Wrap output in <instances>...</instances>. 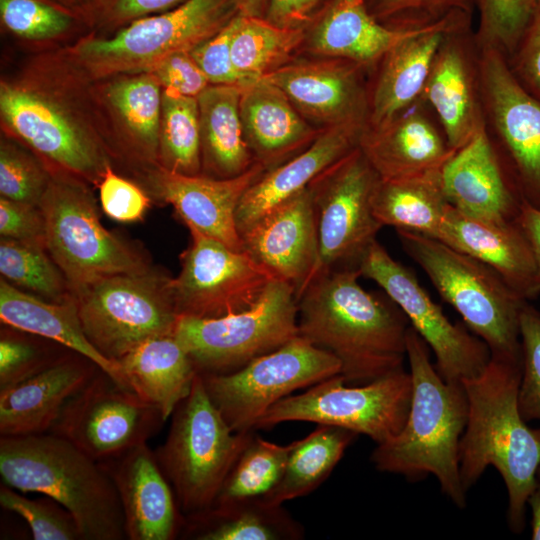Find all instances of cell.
<instances>
[{
    "label": "cell",
    "instance_id": "cell-34",
    "mask_svg": "<svg viewBox=\"0 0 540 540\" xmlns=\"http://www.w3.org/2000/svg\"><path fill=\"white\" fill-rule=\"evenodd\" d=\"M242 89L234 85L210 84L197 97L202 175L232 178L255 163L243 134Z\"/></svg>",
    "mask_w": 540,
    "mask_h": 540
},
{
    "label": "cell",
    "instance_id": "cell-43",
    "mask_svg": "<svg viewBox=\"0 0 540 540\" xmlns=\"http://www.w3.org/2000/svg\"><path fill=\"white\" fill-rule=\"evenodd\" d=\"M0 19L9 33L33 43L60 42L81 25L74 13L47 0H0Z\"/></svg>",
    "mask_w": 540,
    "mask_h": 540
},
{
    "label": "cell",
    "instance_id": "cell-12",
    "mask_svg": "<svg viewBox=\"0 0 540 540\" xmlns=\"http://www.w3.org/2000/svg\"><path fill=\"white\" fill-rule=\"evenodd\" d=\"M341 374L322 380L304 393L273 404L254 429L287 421H307L341 427L370 437L376 444L397 435L410 409L412 378L403 367L369 383L346 386Z\"/></svg>",
    "mask_w": 540,
    "mask_h": 540
},
{
    "label": "cell",
    "instance_id": "cell-21",
    "mask_svg": "<svg viewBox=\"0 0 540 540\" xmlns=\"http://www.w3.org/2000/svg\"><path fill=\"white\" fill-rule=\"evenodd\" d=\"M496 127L515 169L522 201L540 209V102L511 72L497 51L482 64Z\"/></svg>",
    "mask_w": 540,
    "mask_h": 540
},
{
    "label": "cell",
    "instance_id": "cell-40",
    "mask_svg": "<svg viewBox=\"0 0 540 540\" xmlns=\"http://www.w3.org/2000/svg\"><path fill=\"white\" fill-rule=\"evenodd\" d=\"M158 165L175 173L202 174L197 98L162 90Z\"/></svg>",
    "mask_w": 540,
    "mask_h": 540
},
{
    "label": "cell",
    "instance_id": "cell-7",
    "mask_svg": "<svg viewBox=\"0 0 540 540\" xmlns=\"http://www.w3.org/2000/svg\"><path fill=\"white\" fill-rule=\"evenodd\" d=\"M237 13L235 0H185L110 35L87 33L62 48L91 81L147 73L171 54L190 52L213 37Z\"/></svg>",
    "mask_w": 540,
    "mask_h": 540
},
{
    "label": "cell",
    "instance_id": "cell-13",
    "mask_svg": "<svg viewBox=\"0 0 540 540\" xmlns=\"http://www.w3.org/2000/svg\"><path fill=\"white\" fill-rule=\"evenodd\" d=\"M341 373L339 360L301 336L225 374L201 375L205 390L235 432L257 420L292 392Z\"/></svg>",
    "mask_w": 540,
    "mask_h": 540
},
{
    "label": "cell",
    "instance_id": "cell-60",
    "mask_svg": "<svg viewBox=\"0 0 540 540\" xmlns=\"http://www.w3.org/2000/svg\"><path fill=\"white\" fill-rule=\"evenodd\" d=\"M48 2L74 13L85 0H47Z\"/></svg>",
    "mask_w": 540,
    "mask_h": 540
},
{
    "label": "cell",
    "instance_id": "cell-50",
    "mask_svg": "<svg viewBox=\"0 0 540 540\" xmlns=\"http://www.w3.org/2000/svg\"><path fill=\"white\" fill-rule=\"evenodd\" d=\"M97 187L103 212L117 222L140 221L150 206L147 191L117 174L112 165L107 167Z\"/></svg>",
    "mask_w": 540,
    "mask_h": 540
},
{
    "label": "cell",
    "instance_id": "cell-1",
    "mask_svg": "<svg viewBox=\"0 0 540 540\" xmlns=\"http://www.w3.org/2000/svg\"><path fill=\"white\" fill-rule=\"evenodd\" d=\"M3 134L51 170L98 186L114 155L89 80L63 48L28 59L0 81Z\"/></svg>",
    "mask_w": 540,
    "mask_h": 540
},
{
    "label": "cell",
    "instance_id": "cell-38",
    "mask_svg": "<svg viewBox=\"0 0 540 540\" xmlns=\"http://www.w3.org/2000/svg\"><path fill=\"white\" fill-rule=\"evenodd\" d=\"M452 150L462 148L481 127L467 67L454 46L439 49L424 88Z\"/></svg>",
    "mask_w": 540,
    "mask_h": 540
},
{
    "label": "cell",
    "instance_id": "cell-42",
    "mask_svg": "<svg viewBox=\"0 0 540 540\" xmlns=\"http://www.w3.org/2000/svg\"><path fill=\"white\" fill-rule=\"evenodd\" d=\"M293 445L275 444L254 434L229 471L214 505L265 496L281 478Z\"/></svg>",
    "mask_w": 540,
    "mask_h": 540
},
{
    "label": "cell",
    "instance_id": "cell-28",
    "mask_svg": "<svg viewBox=\"0 0 540 540\" xmlns=\"http://www.w3.org/2000/svg\"><path fill=\"white\" fill-rule=\"evenodd\" d=\"M240 116L254 161L265 170L292 158L291 155L308 147L319 134L286 94L263 78L243 87Z\"/></svg>",
    "mask_w": 540,
    "mask_h": 540
},
{
    "label": "cell",
    "instance_id": "cell-46",
    "mask_svg": "<svg viewBox=\"0 0 540 540\" xmlns=\"http://www.w3.org/2000/svg\"><path fill=\"white\" fill-rule=\"evenodd\" d=\"M29 498L7 485L0 487V505L28 524L34 540H82L72 514L50 497Z\"/></svg>",
    "mask_w": 540,
    "mask_h": 540
},
{
    "label": "cell",
    "instance_id": "cell-61",
    "mask_svg": "<svg viewBox=\"0 0 540 540\" xmlns=\"http://www.w3.org/2000/svg\"><path fill=\"white\" fill-rule=\"evenodd\" d=\"M538 1V0H537Z\"/></svg>",
    "mask_w": 540,
    "mask_h": 540
},
{
    "label": "cell",
    "instance_id": "cell-3",
    "mask_svg": "<svg viewBox=\"0 0 540 540\" xmlns=\"http://www.w3.org/2000/svg\"><path fill=\"white\" fill-rule=\"evenodd\" d=\"M521 370L522 362L491 356L480 374L461 380L468 399L459 446L462 485L467 492L488 466L496 468L507 489V521L514 533L525 527L540 466V429L527 425L518 406Z\"/></svg>",
    "mask_w": 540,
    "mask_h": 540
},
{
    "label": "cell",
    "instance_id": "cell-55",
    "mask_svg": "<svg viewBox=\"0 0 540 540\" xmlns=\"http://www.w3.org/2000/svg\"><path fill=\"white\" fill-rule=\"evenodd\" d=\"M366 3L375 18L407 12H468L470 9L469 0H366Z\"/></svg>",
    "mask_w": 540,
    "mask_h": 540
},
{
    "label": "cell",
    "instance_id": "cell-57",
    "mask_svg": "<svg viewBox=\"0 0 540 540\" xmlns=\"http://www.w3.org/2000/svg\"><path fill=\"white\" fill-rule=\"evenodd\" d=\"M516 220L530 244L540 274V209L522 201Z\"/></svg>",
    "mask_w": 540,
    "mask_h": 540
},
{
    "label": "cell",
    "instance_id": "cell-2",
    "mask_svg": "<svg viewBox=\"0 0 540 540\" xmlns=\"http://www.w3.org/2000/svg\"><path fill=\"white\" fill-rule=\"evenodd\" d=\"M356 267L316 275L297 299L299 336L334 355L346 383H369L406 357L409 320L384 293L363 289Z\"/></svg>",
    "mask_w": 540,
    "mask_h": 540
},
{
    "label": "cell",
    "instance_id": "cell-53",
    "mask_svg": "<svg viewBox=\"0 0 540 540\" xmlns=\"http://www.w3.org/2000/svg\"><path fill=\"white\" fill-rule=\"evenodd\" d=\"M0 235L46 247L45 219L40 206L1 197Z\"/></svg>",
    "mask_w": 540,
    "mask_h": 540
},
{
    "label": "cell",
    "instance_id": "cell-19",
    "mask_svg": "<svg viewBox=\"0 0 540 540\" xmlns=\"http://www.w3.org/2000/svg\"><path fill=\"white\" fill-rule=\"evenodd\" d=\"M93 82V93L115 159L141 172L158 165L162 86L152 73Z\"/></svg>",
    "mask_w": 540,
    "mask_h": 540
},
{
    "label": "cell",
    "instance_id": "cell-25",
    "mask_svg": "<svg viewBox=\"0 0 540 540\" xmlns=\"http://www.w3.org/2000/svg\"><path fill=\"white\" fill-rule=\"evenodd\" d=\"M100 370L72 352L36 375L0 390L1 436L47 433L62 409Z\"/></svg>",
    "mask_w": 540,
    "mask_h": 540
},
{
    "label": "cell",
    "instance_id": "cell-6",
    "mask_svg": "<svg viewBox=\"0 0 540 540\" xmlns=\"http://www.w3.org/2000/svg\"><path fill=\"white\" fill-rule=\"evenodd\" d=\"M402 248L419 265L464 325L491 356L522 362L520 314L528 301L492 268L442 241L396 230Z\"/></svg>",
    "mask_w": 540,
    "mask_h": 540
},
{
    "label": "cell",
    "instance_id": "cell-16",
    "mask_svg": "<svg viewBox=\"0 0 540 540\" xmlns=\"http://www.w3.org/2000/svg\"><path fill=\"white\" fill-rule=\"evenodd\" d=\"M165 422L157 407L100 369L69 399L49 433L102 462L147 443Z\"/></svg>",
    "mask_w": 540,
    "mask_h": 540
},
{
    "label": "cell",
    "instance_id": "cell-35",
    "mask_svg": "<svg viewBox=\"0 0 540 540\" xmlns=\"http://www.w3.org/2000/svg\"><path fill=\"white\" fill-rule=\"evenodd\" d=\"M184 517L181 532L196 540H298L304 536L302 525L281 505L262 497L215 504Z\"/></svg>",
    "mask_w": 540,
    "mask_h": 540
},
{
    "label": "cell",
    "instance_id": "cell-37",
    "mask_svg": "<svg viewBox=\"0 0 540 540\" xmlns=\"http://www.w3.org/2000/svg\"><path fill=\"white\" fill-rule=\"evenodd\" d=\"M357 435L341 427L318 424L305 438L294 441L281 478L262 498L282 505L311 493L331 474Z\"/></svg>",
    "mask_w": 540,
    "mask_h": 540
},
{
    "label": "cell",
    "instance_id": "cell-48",
    "mask_svg": "<svg viewBox=\"0 0 540 540\" xmlns=\"http://www.w3.org/2000/svg\"><path fill=\"white\" fill-rule=\"evenodd\" d=\"M522 370L518 406L526 421L540 420V312L528 301L520 314Z\"/></svg>",
    "mask_w": 540,
    "mask_h": 540
},
{
    "label": "cell",
    "instance_id": "cell-24",
    "mask_svg": "<svg viewBox=\"0 0 540 540\" xmlns=\"http://www.w3.org/2000/svg\"><path fill=\"white\" fill-rule=\"evenodd\" d=\"M436 239L492 268L524 299L540 294L537 264L517 220L483 221L449 204Z\"/></svg>",
    "mask_w": 540,
    "mask_h": 540
},
{
    "label": "cell",
    "instance_id": "cell-58",
    "mask_svg": "<svg viewBox=\"0 0 540 540\" xmlns=\"http://www.w3.org/2000/svg\"><path fill=\"white\" fill-rule=\"evenodd\" d=\"M527 504L532 512L531 538L540 540V466L536 473L534 488L527 499Z\"/></svg>",
    "mask_w": 540,
    "mask_h": 540
},
{
    "label": "cell",
    "instance_id": "cell-22",
    "mask_svg": "<svg viewBox=\"0 0 540 540\" xmlns=\"http://www.w3.org/2000/svg\"><path fill=\"white\" fill-rule=\"evenodd\" d=\"M99 463L118 493L127 539L173 540L181 534L185 517L147 443Z\"/></svg>",
    "mask_w": 540,
    "mask_h": 540
},
{
    "label": "cell",
    "instance_id": "cell-11",
    "mask_svg": "<svg viewBox=\"0 0 540 540\" xmlns=\"http://www.w3.org/2000/svg\"><path fill=\"white\" fill-rule=\"evenodd\" d=\"M172 277L150 269L72 291L89 341L115 362L142 342L173 335L179 318Z\"/></svg>",
    "mask_w": 540,
    "mask_h": 540
},
{
    "label": "cell",
    "instance_id": "cell-30",
    "mask_svg": "<svg viewBox=\"0 0 540 540\" xmlns=\"http://www.w3.org/2000/svg\"><path fill=\"white\" fill-rule=\"evenodd\" d=\"M447 14L396 45L385 56L371 103L372 127H380L412 103L424 90L444 35L456 27Z\"/></svg>",
    "mask_w": 540,
    "mask_h": 540
},
{
    "label": "cell",
    "instance_id": "cell-56",
    "mask_svg": "<svg viewBox=\"0 0 540 540\" xmlns=\"http://www.w3.org/2000/svg\"><path fill=\"white\" fill-rule=\"evenodd\" d=\"M325 0H268L264 18L270 23L291 29H303Z\"/></svg>",
    "mask_w": 540,
    "mask_h": 540
},
{
    "label": "cell",
    "instance_id": "cell-23",
    "mask_svg": "<svg viewBox=\"0 0 540 540\" xmlns=\"http://www.w3.org/2000/svg\"><path fill=\"white\" fill-rule=\"evenodd\" d=\"M441 180L448 203L461 213L495 223L517 219L522 199L506 180L483 126L444 163Z\"/></svg>",
    "mask_w": 540,
    "mask_h": 540
},
{
    "label": "cell",
    "instance_id": "cell-36",
    "mask_svg": "<svg viewBox=\"0 0 540 540\" xmlns=\"http://www.w3.org/2000/svg\"><path fill=\"white\" fill-rule=\"evenodd\" d=\"M441 168L400 178H379L372 197L377 221L382 226L436 239L449 206L442 187Z\"/></svg>",
    "mask_w": 540,
    "mask_h": 540
},
{
    "label": "cell",
    "instance_id": "cell-5",
    "mask_svg": "<svg viewBox=\"0 0 540 540\" xmlns=\"http://www.w3.org/2000/svg\"><path fill=\"white\" fill-rule=\"evenodd\" d=\"M2 483L52 498L74 517L82 540L126 538L116 488L102 465L52 433L1 436Z\"/></svg>",
    "mask_w": 540,
    "mask_h": 540
},
{
    "label": "cell",
    "instance_id": "cell-18",
    "mask_svg": "<svg viewBox=\"0 0 540 540\" xmlns=\"http://www.w3.org/2000/svg\"><path fill=\"white\" fill-rule=\"evenodd\" d=\"M239 235L243 250L275 279L293 286L298 299L319 257L316 217L308 187L269 209Z\"/></svg>",
    "mask_w": 540,
    "mask_h": 540
},
{
    "label": "cell",
    "instance_id": "cell-26",
    "mask_svg": "<svg viewBox=\"0 0 540 540\" xmlns=\"http://www.w3.org/2000/svg\"><path fill=\"white\" fill-rule=\"evenodd\" d=\"M261 78L279 87L300 114L325 125V129L359 124L362 92L355 71L345 64H286Z\"/></svg>",
    "mask_w": 540,
    "mask_h": 540
},
{
    "label": "cell",
    "instance_id": "cell-54",
    "mask_svg": "<svg viewBox=\"0 0 540 540\" xmlns=\"http://www.w3.org/2000/svg\"><path fill=\"white\" fill-rule=\"evenodd\" d=\"M516 71L526 90L540 102V0L516 46Z\"/></svg>",
    "mask_w": 540,
    "mask_h": 540
},
{
    "label": "cell",
    "instance_id": "cell-32",
    "mask_svg": "<svg viewBox=\"0 0 540 540\" xmlns=\"http://www.w3.org/2000/svg\"><path fill=\"white\" fill-rule=\"evenodd\" d=\"M359 149L381 179H393L441 168L456 152L421 115L397 116L362 131Z\"/></svg>",
    "mask_w": 540,
    "mask_h": 540
},
{
    "label": "cell",
    "instance_id": "cell-52",
    "mask_svg": "<svg viewBox=\"0 0 540 540\" xmlns=\"http://www.w3.org/2000/svg\"><path fill=\"white\" fill-rule=\"evenodd\" d=\"M149 73L160 82L162 89L197 98L210 83L190 52H177L166 57Z\"/></svg>",
    "mask_w": 540,
    "mask_h": 540
},
{
    "label": "cell",
    "instance_id": "cell-31",
    "mask_svg": "<svg viewBox=\"0 0 540 540\" xmlns=\"http://www.w3.org/2000/svg\"><path fill=\"white\" fill-rule=\"evenodd\" d=\"M0 319L4 325L61 344L130 388L120 364L105 357L87 338L73 297L63 302L49 301L1 278Z\"/></svg>",
    "mask_w": 540,
    "mask_h": 540
},
{
    "label": "cell",
    "instance_id": "cell-27",
    "mask_svg": "<svg viewBox=\"0 0 540 540\" xmlns=\"http://www.w3.org/2000/svg\"><path fill=\"white\" fill-rule=\"evenodd\" d=\"M358 126H334L301 152L266 170L245 192L236 213L238 232L269 209L307 188L323 171L358 147Z\"/></svg>",
    "mask_w": 540,
    "mask_h": 540
},
{
    "label": "cell",
    "instance_id": "cell-44",
    "mask_svg": "<svg viewBox=\"0 0 540 540\" xmlns=\"http://www.w3.org/2000/svg\"><path fill=\"white\" fill-rule=\"evenodd\" d=\"M0 337V390L16 385L48 368L73 351L44 337L4 325Z\"/></svg>",
    "mask_w": 540,
    "mask_h": 540
},
{
    "label": "cell",
    "instance_id": "cell-17",
    "mask_svg": "<svg viewBox=\"0 0 540 540\" xmlns=\"http://www.w3.org/2000/svg\"><path fill=\"white\" fill-rule=\"evenodd\" d=\"M191 241L172 279L179 316L215 318L254 304L275 278L244 250L189 229Z\"/></svg>",
    "mask_w": 540,
    "mask_h": 540
},
{
    "label": "cell",
    "instance_id": "cell-9",
    "mask_svg": "<svg viewBox=\"0 0 540 540\" xmlns=\"http://www.w3.org/2000/svg\"><path fill=\"white\" fill-rule=\"evenodd\" d=\"M40 208L46 248L71 292L111 276L152 269L138 246L103 226L90 185L82 179L51 170Z\"/></svg>",
    "mask_w": 540,
    "mask_h": 540
},
{
    "label": "cell",
    "instance_id": "cell-51",
    "mask_svg": "<svg viewBox=\"0 0 540 540\" xmlns=\"http://www.w3.org/2000/svg\"><path fill=\"white\" fill-rule=\"evenodd\" d=\"M234 17L217 34L190 51V55L212 85L245 87L254 82L239 73L232 61L231 41L235 26Z\"/></svg>",
    "mask_w": 540,
    "mask_h": 540
},
{
    "label": "cell",
    "instance_id": "cell-8",
    "mask_svg": "<svg viewBox=\"0 0 540 540\" xmlns=\"http://www.w3.org/2000/svg\"><path fill=\"white\" fill-rule=\"evenodd\" d=\"M165 442L155 450L184 516L211 508L237 458L254 435L233 431L211 402L197 373L176 407Z\"/></svg>",
    "mask_w": 540,
    "mask_h": 540
},
{
    "label": "cell",
    "instance_id": "cell-20",
    "mask_svg": "<svg viewBox=\"0 0 540 540\" xmlns=\"http://www.w3.org/2000/svg\"><path fill=\"white\" fill-rule=\"evenodd\" d=\"M265 171L255 162L241 175L218 179L175 173L157 165L143 175L150 192L170 204L189 229L242 251L237 209L245 192Z\"/></svg>",
    "mask_w": 540,
    "mask_h": 540
},
{
    "label": "cell",
    "instance_id": "cell-41",
    "mask_svg": "<svg viewBox=\"0 0 540 540\" xmlns=\"http://www.w3.org/2000/svg\"><path fill=\"white\" fill-rule=\"evenodd\" d=\"M0 272L11 285L43 299L63 302L73 297L63 272L41 244L1 237Z\"/></svg>",
    "mask_w": 540,
    "mask_h": 540
},
{
    "label": "cell",
    "instance_id": "cell-49",
    "mask_svg": "<svg viewBox=\"0 0 540 540\" xmlns=\"http://www.w3.org/2000/svg\"><path fill=\"white\" fill-rule=\"evenodd\" d=\"M477 3L487 36L511 50L519 43L537 0H477Z\"/></svg>",
    "mask_w": 540,
    "mask_h": 540
},
{
    "label": "cell",
    "instance_id": "cell-47",
    "mask_svg": "<svg viewBox=\"0 0 540 540\" xmlns=\"http://www.w3.org/2000/svg\"><path fill=\"white\" fill-rule=\"evenodd\" d=\"M185 0H85L74 12L88 33L110 35L138 19L162 13Z\"/></svg>",
    "mask_w": 540,
    "mask_h": 540
},
{
    "label": "cell",
    "instance_id": "cell-33",
    "mask_svg": "<svg viewBox=\"0 0 540 540\" xmlns=\"http://www.w3.org/2000/svg\"><path fill=\"white\" fill-rule=\"evenodd\" d=\"M128 386L159 409L165 421L191 392L195 366L173 335L148 339L122 356Z\"/></svg>",
    "mask_w": 540,
    "mask_h": 540
},
{
    "label": "cell",
    "instance_id": "cell-29",
    "mask_svg": "<svg viewBox=\"0 0 540 540\" xmlns=\"http://www.w3.org/2000/svg\"><path fill=\"white\" fill-rule=\"evenodd\" d=\"M428 23L391 29L377 21L366 0H330L315 20L308 44L319 55L369 63L384 57L403 40L422 32Z\"/></svg>",
    "mask_w": 540,
    "mask_h": 540
},
{
    "label": "cell",
    "instance_id": "cell-4",
    "mask_svg": "<svg viewBox=\"0 0 540 540\" xmlns=\"http://www.w3.org/2000/svg\"><path fill=\"white\" fill-rule=\"evenodd\" d=\"M406 357L412 397L401 431L377 444L371 454L382 472L417 481L432 474L442 492L459 508L466 505L459 466V446L468 420V399L462 381H445L430 360V348L410 325Z\"/></svg>",
    "mask_w": 540,
    "mask_h": 540
},
{
    "label": "cell",
    "instance_id": "cell-14",
    "mask_svg": "<svg viewBox=\"0 0 540 540\" xmlns=\"http://www.w3.org/2000/svg\"><path fill=\"white\" fill-rule=\"evenodd\" d=\"M378 181V174L357 147L309 184L319 244L311 280L334 268H357L365 250L376 240L383 227L372 209Z\"/></svg>",
    "mask_w": 540,
    "mask_h": 540
},
{
    "label": "cell",
    "instance_id": "cell-39",
    "mask_svg": "<svg viewBox=\"0 0 540 540\" xmlns=\"http://www.w3.org/2000/svg\"><path fill=\"white\" fill-rule=\"evenodd\" d=\"M234 23L232 61L252 81L284 66L305 38L303 29L278 27L262 17L237 13Z\"/></svg>",
    "mask_w": 540,
    "mask_h": 540
},
{
    "label": "cell",
    "instance_id": "cell-15",
    "mask_svg": "<svg viewBox=\"0 0 540 540\" xmlns=\"http://www.w3.org/2000/svg\"><path fill=\"white\" fill-rule=\"evenodd\" d=\"M357 269L403 311L433 352L435 368L445 381L472 378L485 369L491 358L487 344L465 325L451 322L414 271L395 260L377 240L365 250Z\"/></svg>",
    "mask_w": 540,
    "mask_h": 540
},
{
    "label": "cell",
    "instance_id": "cell-45",
    "mask_svg": "<svg viewBox=\"0 0 540 540\" xmlns=\"http://www.w3.org/2000/svg\"><path fill=\"white\" fill-rule=\"evenodd\" d=\"M51 179L49 167L26 146L3 134L0 141V195L40 206Z\"/></svg>",
    "mask_w": 540,
    "mask_h": 540
},
{
    "label": "cell",
    "instance_id": "cell-10",
    "mask_svg": "<svg viewBox=\"0 0 540 540\" xmlns=\"http://www.w3.org/2000/svg\"><path fill=\"white\" fill-rule=\"evenodd\" d=\"M299 335L296 290L274 279L250 307L215 318L179 316L173 336L198 374H225Z\"/></svg>",
    "mask_w": 540,
    "mask_h": 540
},
{
    "label": "cell",
    "instance_id": "cell-59",
    "mask_svg": "<svg viewBox=\"0 0 540 540\" xmlns=\"http://www.w3.org/2000/svg\"><path fill=\"white\" fill-rule=\"evenodd\" d=\"M240 14L264 18L268 0H235Z\"/></svg>",
    "mask_w": 540,
    "mask_h": 540
}]
</instances>
